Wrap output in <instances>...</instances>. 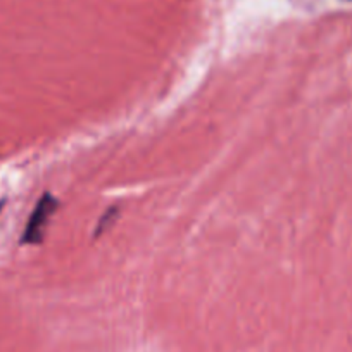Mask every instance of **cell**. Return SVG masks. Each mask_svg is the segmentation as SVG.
I'll return each mask as SVG.
<instances>
[{
    "instance_id": "cell-1",
    "label": "cell",
    "mask_w": 352,
    "mask_h": 352,
    "mask_svg": "<svg viewBox=\"0 0 352 352\" xmlns=\"http://www.w3.org/2000/svg\"><path fill=\"white\" fill-rule=\"evenodd\" d=\"M57 209V201L50 194H45L36 204L35 211L32 212L28 219V225H26L25 233H23V243H28V245H36V243H42L43 233H45V226L49 223L50 216L56 212Z\"/></svg>"
},
{
    "instance_id": "cell-2",
    "label": "cell",
    "mask_w": 352,
    "mask_h": 352,
    "mask_svg": "<svg viewBox=\"0 0 352 352\" xmlns=\"http://www.w3.org/2000/svg\"><path fill=\"white\" fill-rule=\"evenodd\" d=\"M116 214H118V209L113 208V209H109V211H107L106 214L102 216V218H100L99 225H97V233H96V236H99L100 233H104L107 228H109L111 223H113L114 219H116Z\"/></svg>"
},
{
    "instance_id": "cell-3",
    "label": "cell",
    "mask_w": 352,
    "mask_h": 352,
    "mask_svg": "<svg viewBox=\"0 0 352 352\" xmlns=\"http://www.w3.org/2000/svg\"><path fill=\"white\" fill-rule=\"evenodd\" d=\"M0 209H2V202H0Z\"/></svg>"
}]
</instances>
